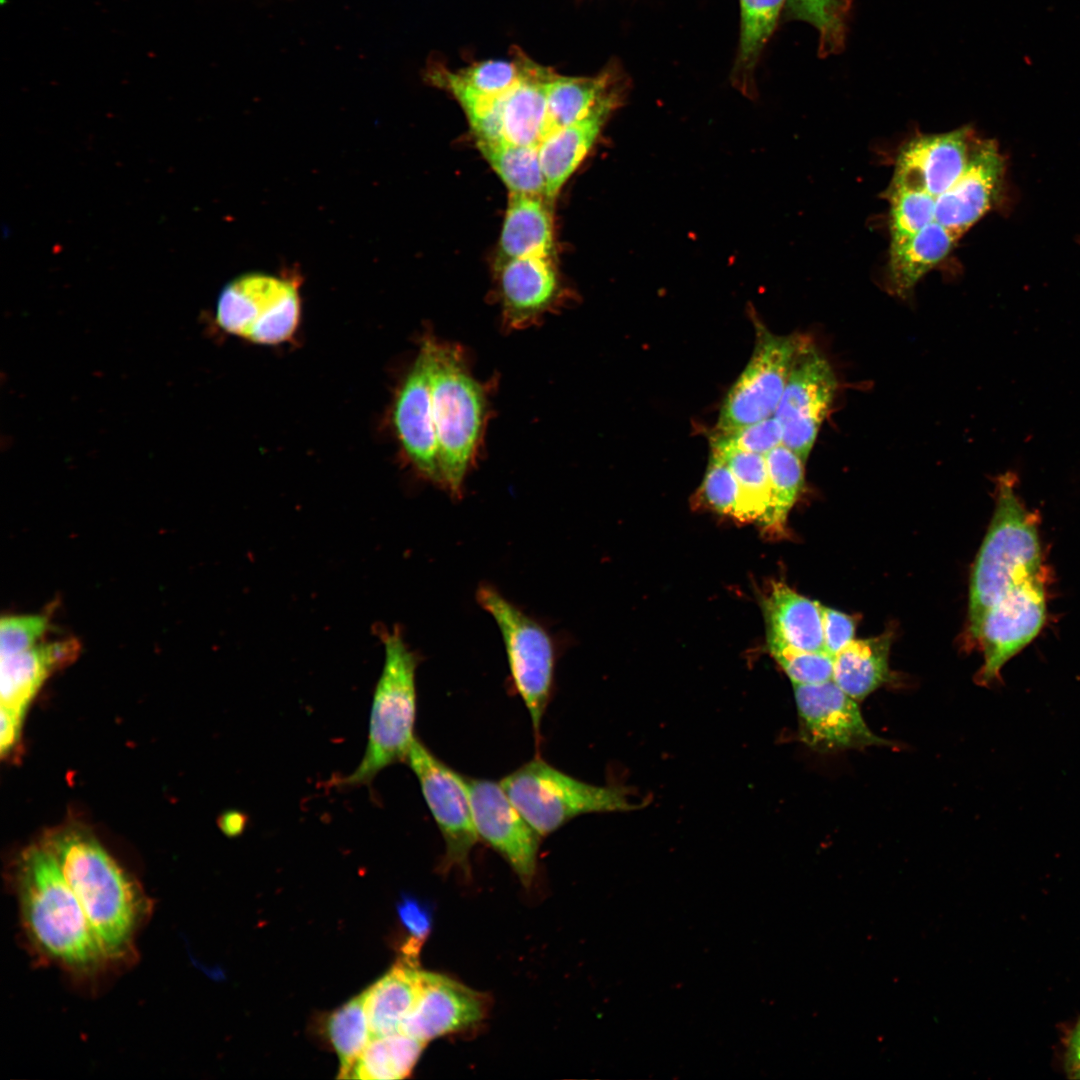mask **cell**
<instances>
[{"label": "cell", "instance_id": "cell-2", "mask_svg": "<svg viewBox=\"0 0 1080 1080\" xmlns=\"http://www.w3.org/2000/svg\"><path fill=\"white\" fill-rule=\"evenodd\" d=\"M16 888L24 926L41 952L81 973L107 960L78 898L41 844L21 853Z\"/></svg>", "mask_w": 1080, "mask_h": 1080}, {"label": "cell", "instance_id": "cell-36", "mask_svg": "<svg viewBox=\"0 0 1080 1080\" xmlns=\"http://www.w3.org/2000/svg\"><path fill=\"white\" fill-rule=\"evenodd\" d=\"M890 245H898L935 221L936 197L917 189H888Z\"/></svg>", "mask_w": 1080, "mask_h": 1080}, {"label": "cell", "instance_id": "cell-1", "mask_svg": "<svg viewBox=\"0 0 1080 1080\" xmlns=\"http://www.w3.org/2000/svg\"><path fill=\"white\" fill-rule=\"evenodd\" d=\"M41 845L78 898L107 960L125 957L145 908L135 882L80 828L49 832Z\"/></svg>", "mask_w": 1080, "mask_h": 1080}, {"label": "cell", "instance_id": "cell-40", "mask_svg": "<svg viewBox=\"0 0 1080 1080\" xmlns=\"http://www.w3.org/2000/svg\"><path fill=\"white\" fill-rule=\"evenodd\" d=\"M48 615H18L2 617L0 622V656L6 657L36 646L48 630Z\"/></svg>", "mask_w": 1080, "mask_h": 1080}, {"label": "cell", "instance_id": "cell-11", "mask_svg": "<svg viewBox=\"0 0 1080 1080\" xmlns=\"http://www.w3.org/2000/svg\"><path fill=\"white\" fill-rule=\"evenodd\" d=\"M837 389L834 370L807 338L795 357L774 414L782 426V443L806 463Z\"/></svg>", "mask_w": 1080, "mask_h": 1080}, {"label": "cell", "instance_id": "cell-35", "mask_svg": "<svg viewBox=\"0 0 1080 1080\" xmlns=\"http://www.w3.org/2000/svg\"><path fill=\"white\" fill-rule=\"evenodd\" d=\"M764 456L771 488V508L765 528L782 532L788 513L802 490L805 463L783 443Z\"/></svg>", "mask_w": 1080, "mask_h": 1080}, {"label": "cell", "instance_id": "cell-46", "mask_svg": "<svg viewBox=\"0 0 1080 1080\" xmlns=\"http://www.w3.org/2000/svg\"><path fill=\"white\" fill-rule=\"evenodd\" d=\"M247 818L238 811L226 812L220 819L219 824L223 832L229 836L241 833L246 825Z\"/></svg>", "mask_w": 1080, "mask_h": 1080}, {"label": "cell", "instance_id": "cell-21", "mask_svg": "<svg viewBox=\"0 0 1080 1080\" xmlns=\"http://www.w3.org/2000/svg\"><path fill=\"white\" fill-rule=\"evenodd\" d=\"M624 90L625 79L616 66L591 77L554 73L547 87L548 135L583 120L604 106H619Z\"/></svg>", "mask_w": 1080, "mask_h": 1080}, {"label": "cell", "instance_id": "cell-14", "mask_svg": "<svg viewBox=\"0 0 1080 1080\" xmlns=\"http://www.w3.org/2000/svg\"><path fill=\"white\" fill-rule=\"evenodd\" d=\"M466 782L478 838L529 886L536 873L542 837L514 806L500 782L467 777Z\"/></svg>", "mask_w": 1080, "mask_h": 1080}, {"label": "cell", "instance_id": "cell-43", "mask_svg": "<svg viewBox=\"0 0 1080 1080\" xmlns=\"http://www.w3.org/2000/svg\"><path fill=\"white\" fill-rule=\"evenodd\" d=\"M43 648L53 671H56L71 664L78 657L80 642L75 638H68L43 644Z\"/></svg>", "mask_w": 1080, "mask_h": 1080}, {"label": "cell", "instance_id": "cell-16", "mask_svg": "<svg viewBox=\"0 0 1080 1080\" xmlns=\"http://www.w3.org/2000/svg\"><path fill=\"white\" fill-rule=\"evenodd\" d=\"M487 1008L485 994L448 976L422 970L419 997L400 1032L427 1043L479 1024Z\"/></svg>", "mask_w": 1080, "mask_h": 1080}, {"label": "cell", "instance_id": "cell-23", "mask_svg": "<svg viewBox=\"0 0 1080 1080\" xmlns=\"http://www.w3.org/2000/svg\"><path fill=\"white\" fill-rule=\"evenodd\" d=\"M607 105L583 120L553 131L540 143L539 158L551 204L596 141L605 121L617 108Z\"/></svg>", "mask_w": 1080, "mask_h": 1080}, {"label": "cell", "instance_id": "cell-18", "mask_svg": "<svg viewBox=\"0 0 1080 1080\" xmlns=\"http://www.w3.org/2000/svg\"><path fill=\"white\" fill-rule=\"evenodd\" d=\"M1003 175L1004 160L997 144L992 140L973 144L962 175L936 197L935 221L961 238L992 207Z\"/></svg>", "mask_w": 1080, "mask_h": 1080}, {"label": "cell", "instance_id": "cell-33", "mask_svg": "<svg viewBox=\"0 0 1080 1080\" xmlns=\"http://www.w3.org/2000/svg\"><path fill=\"white\" fill-rule=\"evenodd\" d=\"M51 672L43 644L1 657V706L22 720L28 704Z\"/></svg>", "mask_w": 1080, "mask_h": 1080}, {"label": "cell", "instance_id": "cell-38", "mask_svg": "<svg viewBox=\"0 0 1080 1080\" xmlns=\"http://www.w3.org/2000/svg\"><path fill=\"white\" fill-rule=\"evenodd\" d=\"M792 684H816L832 680L833 656L826 651H802L769 647Z\"/></svg>", "mask_w": 1080, "mask_h": 1080}, {"label": "cell", "instance_id": "cell-3", "mask_svg": "<svg viewBox=\"0 0 1080 1080\" xmlns=\"http://www.w3.org/2000/svg\"><path fill=\"white\" fill-rule=\"evenodd\" d=\"M1017 483L1012 471L995 479L993 517L970 578L968 623L975 639L985 613L1010 589L1043 570L1038 521L1019 497Z\"/></svg>", "mask_w": 1080, "mask_h": 1080}, {"label": "cell", "instance_id": "cell-45", "mask_svg": "<svg viewBox=\"0 0 1080 1080\" xmlns=\"http://www.w3.org/2000/svg\"><path fill=\"white\" fill-rule=\"evenodd\" d=\"M1065 1070L1070 1078L1080 1079V1020L1067 1039Z\"/></svg>", "mask_w": 1080, "mask_h": 1080}, {"label": "cell", "instance_id": "cell-34", "mask_svg": "<svg viewBox=\"0 0 1080 1080\" xmlns=\"http://www.w3.org/2000/svg\"><path fill=\"white\" fill-rule=\"evenodd\" d=\"M328 1040L340 1061L339 1079L352 1070L372 1039L365 1006V992L333 1011L326 1022Z\"/></svg>", "mask_w": 1080, "mask_h": 1080}, {"label": "cell", "instance_id": "cell-42", "mask_svg": "<svg viewBox=\"0 0 1080 1080\" xmlns=\"http://www.w3.org/2000/svg\"><path fill=\"white\" fill-rule=\"evenodd\" d=\"M824 650L835 656L854 640V620L837 610L822 606Z\"/></svg>", "mask_w": 1080, "mask_h": 1080}, {"label": "cell", "instance_id": "cell-13", "mask_svg": "<svg viewBox=\"0 0 1080 1080\" xmlns=\"http://www.w3.org/2000/svg\"><path fill=\"white\" fill-rule=\"evenodd\" d=\"M801 740L821 753L889 745L865 722L858 701L833 680L792 684Z\"/></svg>", "mask_w": 1080, "mask_h": 1080}, {"label": "cell", "instance_id": "cell-12", "mask_svg": "<svg viewBox=\"0 0 1080 1080\" xmlns=\"http://www.w3.org/2000/svg\"><path fill=\"white\" fill-rule=\"evenodd\" d=\"M1045 618L1042 570L1010 589L985 613L976 637L984 654L976 681L982 685L998 681L1002 667L1038 635Z\"/></svg>", "mask_w": 1080, "mask_h": 1080}, {"label": "cell", "instance_id": "cell-8", "mask_svg": "<svg viewBox=\"0 0 1080 1080\" xmlns=\"http://www.w3.org/2000/svg\"><path fill=\"white\" fill-rule=\"evenodd\" d=\"M300 319L294 281L250 273L228 283L219 295L216 321L226 332L258 344H279L293 336Z\"/></svg>", "mask_w": 1080, "mask_h": 1080}, {"label": "cell", "instance_id": "cell-25", "mask_svg": "<svg viewBox=\"0 0 1080 1080\" xmlns=\"http://www.w3.org/2000/svg\"><path fill=\"white\" fill-rule=\"evenodd\" d=\"M959 239L933 221L908 240L890 245L888 282L893 293L908 297L916 284L949 256Z\"/></svg>", "mask_w": 1080, "mask_h": 1080}, {"label": "cell", "instance_id": "cell-28", "mask_svg": "<svg viewBox=\"0 0 1080 1080\" xmlns=\"http://www.w3.org/2000/svg\"><path fill=\"white\" fill-rule=\"evenodd\" d=\"M740 36L732 81L746 95L753 93V74L777 26L787 0H739Z\"/></svg>", "mask_w": 1080, "mask_h": 1080}, {"label": "cell", "instance_id": "cell-10", "mask_svg": "<svg viewBox=\"0 0 1080 1080\" xmlns=\"http://www.w3.org/2000/svg\"><path fill=\"white\" fill-rule=\"evenodd\" d=\"M406 763L416 776L424 800L445 843L442 866L468 871L469 856L479 840L471 811L466 777L437 758L415 738Z\"/></svg>", "mask_w": 1080, "mask_h": 1080}, {"label": "cell", "instance_id": "cell-20", "mask_svg": "<svg viewBox=\"0 0 1080 1080\" xmlns=\"http://www.w3.org/2000/svg\"><path fill=\"white\" fill-rule=\"evenodd\" d=\"M520 58L522 69L518 81L499 97L503 140L539 146L549 133L547 87L555 72L525 55Z\"/></svg>", "mask_w": 1080, "mask_h": 1080}, {"label": "cell", "instance_id": "cell-5", "mask_svg": "<svg viewBox=\"0 0 1080 1080\" xmlns=\"http://www.w3.org/2000/svg\"><path fill=\"white\" fill-rule=\"evenodd\" d=\"M431 399L440 483L459 495L475 456L484 417L485 395L468 372L460 351L429 339Z\"/></svg>", "mask_w": 1080, "mask_h": 1080}, {"label": "cell", "instance_id": "cell-39", "mask_svg": "<svg viewBox=\"0 0 1080 1080\" xmlns=\"http://www.w3.org/2000/svg\"><path fill=\"white\" fill-rule=\"evenodd\" d=\"M783 430L775 416L765 418L727 433H716L712 443L765 455L782 443Z\"/></svg>", "mask_w": 1080, "mask_h": 1080}, {"label": "cell", "instance_id": "cell-22", "mask_svg": "<svg viewBox=\"0 0 1080 1080\" xmlns=\"http://www.w3.org/2000/svg\"><path fill=\"white\" fill-rule=\"evenodd\" d=\"M769 647L825 651L822 605L782 582H774L763 601Z\"/></svg>", "mask_w": 1080, "mask_h": 1080}, {"label": "cell", "instance_id": "cell-30", "mask_svg": "<svg viewBox=\"0 0 1080 1080\" xmlns=\"http://www.w3.org/2000/svg\"><path fill=\"white\" fill-rule=\"evenodd\" d=\"M712 449L724 458L738 483L741 521H757L766 527L771 488L765 456L718 443H712Z\"/></svg>", "mask_w": 1080, "mask_h": 1080}, {"label": "cell", "instance_id": "cell-37", "mask_svg": "<svg viewBox=\"0 0 1080 1080\" xmlns=\"http://www.w3.org/2000/svg\"><path fill=\"white\" fill-rule=\"evenodd\" d=\"M699 494L710 509L741 520L738 483L724 458L714 449Z\"/></svg>", "mask_w": 1080, "mask_h": 1080}, {"label": "cell", "instance_id": "cell-19", "mask_svg": "<svg viewBox=\"0 0 1080 1080\" xmlns=\"http://www.w3.org/2000/svg\"><path fill=\"white\" fill-rule=\"evenodd\" d=\"M503 322L521 329L536 323L554 305L559 283L552 257L503 260L499 270Z\"/></svg>", "mask_w": 1080, "mask_h": 1080}, {"label": "cell", "instance_id": "cell-4", "mask_svg": "<svg viewBox=\"0 0 1080 1080\" xmlns=\"http://www.w3.org/2000/svg\"><path fill=\"white\" fill-rule=\"evenodd\" d=\"M379 632L385 658L373 694L368 741L359 765L339 782L343 786L371 784L383 769L405 761L415 740L418 656L398 627Z\"/></svg>", "mask_w": 1080, "mask_h": 1080}, {"label": "cell", "instance_id": "cell-41", "mask_svg": "<svg viewBox=\"0 0 1080 1080\" xmlns=\"http://www.w3.org/2000/svg\"><path fill=\"white\" fill-rule=\"evenodd\" d=\"M400 922L407 931L400 958L418 964V956L432 926L430 909L414 897L405 896L397 904Z\"/></svg>", "mask_w": 1080, "mask_h": 1080}, {"label": "cell", "instance_id": "cell-32", "mask_svg": "<svg viewBox=\"0 0 1080 1080\" xmlns=\"http://www.w3.org/2000/svg\"><path fill=\"white\" fill-rule=\"evenodd\" d=\"M520 55L514 61L487 60L452 72L433 70L431 79L446 87L460 101L471 97H496L509 90L521 75Z\"/></svg>", "mask_w": 1080, "mask_h": 1080}, {"label": "cell", "instance_id": "cell-24", "mask_svg": "<svg viewBox=\"0 0 1080 1080\" xmlns=\"http://www.w3.org/2000/svg\"><path fill=\"white\" fill-rule=\"evenodd\" d=\"M422 970L402 958L365 992L372 1038L400 1032L421 990Z\"/></svg>", "mask_w": 1080, "mask_h": 1080}, {"label": "cell", "instance_id": "cell-26", "mask_svg": "<svg viewBox=\"0 0 1080 1080\" xmlns=\"http://www.w3.org/2000/svg\"><path fill=\"white\" fill-rule=\"evenodd\" d=\"M550 203L541 196L510 193L500 237L503 260L552 257L553 230Z\"/></svg>", "mask_w": 1080, "mask_h": 1080}, {"label": "cell", "instance_id": "cell-27", "mask_svg": "<svg viewBox=\"0 0 1080 1080\" xmlns=\"http://www.w3.org/2000/svg\"><path fill=\"white\" fill-rule=\"evenodd\" d=\"M891 635L853 640L833 657L832 680L849 696L863 700L888 681Z\"/></svg>", "mask_w": 1080, "mask_h": 1080}, {"label": "cell", "instance_id": "cell-9", "mask_svg": "<svg viewBox=\"0 0 1080 1080\" xmlns=\"http://www.w3.org/2000/svg\"><path fill=\"white\" fill-rule=\"evenodd\" d=\"M752 356L728 391L719 413L717 433H727L774 416L795 357L805 340L757 328Z\"/></svg>", "mask_w": 1080, "mask_h": 1080}, {"label": "cell", "instance_id": "cell-15", "mask_svg": "<svg viewBox=\"0 0 1080 1080\" xmlns=\"http://www.w3.org/2000/svg\"><path fill=\"white\" fill-rule=\"evenodd\" d=\"M393 424L400 444L416 470L440 483L439 453L431 399L429 339L404 378L393 405Z\"/></svg>", "mask_w": 1080, "mask_h": 1080}, {"label": "cell", "instance_id": "cell-31", "mask_svg": "<svg viewBox=\"0 0 1080 1080\" xmlns=\"http://www.w3.org/2000/svg\"><path fill=\"white\" fill-rule=\"evenodd\" d=\"M477 145L510 193L541 196L546 199L539 146L516 145L505 141H477Z\"/></svg>", "mask_w": 1080, "mask_h": 1080}, {"label": "cell", "instance_id": "cell-44", "mask_svg": "<svg viewBox=\"0 0 1080 1080\" xmlns=\"http://www.w3.org/2000/svg\"><path fill=\"white\" fill-rule=\"evenodd\" d=\"M22 720L11 713L8 709L1 706V720H0V751L1 754L9 752L14 746L18 737V731L20 729Z\"/></svg>", "mask_w": 1080, "mask_h": 1080}, {"label": "cell", "instance_id": "cell-6", "mask_svg": "<svg viewBox=\"0 0 1080 1080\" xmlns=\"http://www.w3.org/2000/svg\"><path fill=\"white\" fill-rule=\"evenodd\" d=\"M500 784L541 837L584 814L623 812L634 807L624 789L586 783L540 758L506 775Z\"/></svg>", "mask_w": 1080, "mask_h": 1080}, {"label": "cell", "instance_id": "cell-7", "mask_svg": "<svg viewBox=\"0 0 1080 1080\" xmlns=\"http://www.w3.org/2000/svg\"><path fill=\"white\" fill-rule=\"evenodd\" d=\"M476 599L501 633L513 686L531 719L537 739L551 699L556 663L554 641L532 617L490 585H480Z\"/></svg>", "mask_w": 1080, "mask_h": 1080}, {"label": "cell", "instance_id": "cell-29", "mask_svg": "<svg viewBox=\"0 0 1080 1080\" xmlns=\"http://www.w3.org/2000/svg\"><path fill=\"white\" fill-rule=\"evenodd\" d=\"M426 1043L403 1032L374 1037L357 1060L350 1078L395 1080L410 1075Z\"/></svg>", "mask_w": 1080, "mask_h": 1080}, {"label": "cell", "instance_id": "cell-17", "mask_svg": "<svg viewBox=\"0 0 1080 1080\" xmlns=\"http://www.w3.org/2000/svg\"><path fill=\"white\" fill-rule=\"evenodd\" d=\"M968 128L920 135L900 150L889 189L925 191L934 197L952 187L964 172L972 146Z\"/></svg>", "mask_w": 1080, "mask_h": 1080}]
</instances>
